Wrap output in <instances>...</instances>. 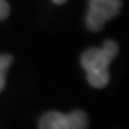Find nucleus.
I'll use <instances>...</instances> for the list:
<instances>
[{
    "mask_svg": "<svg viewBox=\"0 0 129 129\" xmlns=\"http://www.w3.org/2000/svg\"><path fill=\"white\" fill-rule=\"evenodd\" d=\"M119 46L115 40H106L102 47H90L80 57L86 79L93 88H105L109 82V64L116 57Z\"/></svg>",
    "mask_w": 129,
    "mask_h": 129,
    "instance_id": "nucleus-1",
    "label": "nucleus"
},
{
    "mask_svg": "<svg viewBox=\"0 0 129 129\" xmlns=\"http://www.w3.org/2000/svg\"><path fill=\"white\" fill-rule=\"evenodd\" d=\"M122 7V0H89V10L85 23L92 32H101L108 20L116 17Z\"/></svg>",
    "mask_w": 129,
    "mask_h": 129,
    "instance_id": "nucleus-2",
    "label": "nucleus"
},
{
    "mask_svg": "<svg viewBox=\"0 0 129 129\" xmlns=\"http://www.w3.org/2000/svg\"><path fill=\"white\" fill-rule=\"evenodd\" d=\"M39 129H70L68 116L60 112H47L39 120Z\"/></svg>",
    "mask_w": 129,
    "mask_h": 129,
    "instance_id": "nucleus-3",
    "label": "nucleus"
},
{
    "mask_svg": "<svg viewBox=\"0 0 129 129\" xmlns=\"http://www.w3.org/2000/svg\"><path fill=\"white\" fill-rule=\"evenodd\" d=\"M68 116L70 129H88L89 126V118L83 111H73Z\"/></svg>",
    "mask_w": 129,
    "mask_h": 129,
    "instance_id": "nucleus-4",
    "label": "nucleus"
},
{
    "mask_svg": "<svg viewBox=\"0 0 129 129\" xmlns=\"http://www.w3.org/2000/svg\"><path fill=\"white\" fill-rule=\"evenodd\" d=\"M12 62H13V56L0 55V92L3 90L6 85V73H7Z\"/></svg>",
    "mask_w": 129,
    "mask_h": 129,
    "instance_id": "nucleus-5",
    "label": "nucleus"
},
{
    "mask_svg": "<svg viewBox=\"0 0 129 129\" xmlns=\"http://www.w3.org/2000/svg\"><path fill=\"white\" fill-rule=\"evenodd\" d=\"M10 14V6L6 0H0V20H5Z\"/></svg>",
    "mask_w": 129,
    "mask_h": 129,
    "instance_id": "nucleus-6",
    "label": "nucleus"
},
{
    "mask_svg": "<svg viewBox=\"0 0 129 129\" xmlns=\"http://www.w3.org/2000/svg\"><path fill=\"white\" fill-rule=\"evenodd\" d=\"M53 3H56V5H63V3H66L68 0H52Z\"/></svg>",
    "mask_w": 129,
    "mask_h": 129,
    "instance_id": "nucleus-7",
    "label": "nucleus"
}]
</instances>
